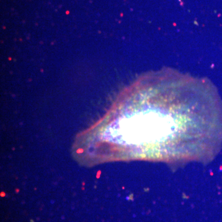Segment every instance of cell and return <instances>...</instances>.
I'll list each match as a JSON object with an SVG mask.
<instances>
[{
    "instance_id": "cell-1",
    "label": "cell",
    "mask_w": 222,
    "mask_h": 222,
    "mask_svg": "<svg viewBox=\"0 0 222 222\" xmlns=\"http://www.w3.org/2000/svg\"><path fill=\"white\" fill-rule=\"evenodd\" d=\"M212 100L205 80L172 69L151 72L114 123L110 141L141 158H201L212 125Z\"/></svg>"
}]
</instances>
